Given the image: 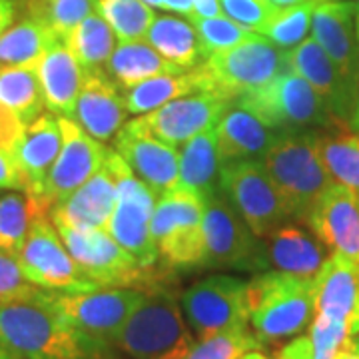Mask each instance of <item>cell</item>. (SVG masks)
I'll list each match as a JSON object with an SVG mask.
<instances>
[{
	"mask_svg": "<svg viewBox=\"0 0 359 359\" xmlns=\"http://www.w3.org/2000/svg\"><path fill=\"white\" fill-rule=\"evenodd\" d=\"M0 346L22 359H118L114 346L84 334L48 306L36 302L0 304Z\"/></svg>",
	"mask_w": 359,
	"mask_h": 359,
	"instance_id": "6da1fadb",
	"label": "cell"
},
{
	"mask_svg": "<svg viewBox=\"0 0 359 359\" xmlns=\"http://www.w3.org/2000/svg\"><path fill=\"white\" fill-rule=\"evenodd\" d=\"M316 278L271 269L248 282L250 321L266 346L302 334L316 316Z\"/></svg>",
	"mask_w": 359,
	"mask_h": 359,
	"instance_id": "7a4b0ae2",
	"label": "cell"
},
{
	"mask_svg": "<svg viewBox=\"0 0 359 359\" xmlns=\"http://www.w3.org/2000/svg\"><path fill=\"white\" fill-rule=\"evenodd\" d=\"M262 164L282 198L290 218L306 224L318 200L335 182L321 160L311 130L278 134Z\"/></svg>",
	"mask_w": 359,
	"mask_h": 359,
	"instance_id": "3957f363",
	"label": "cell"
},
{
	"mask_svg": "<svg viewBox=\"0 0 359 359\" xmlns=\"http://www.w3.org/2000/svg\"><path fill=\"white\" fill-rule=\"evenodd\" d=\"M176 282L144 292L116 339V347L134 359H184L194 349V335L176 297Z\"/></svg>",
	"mask_w": 359,
	"mask_h": 359,
	"instance_id": "277c9868",
	"label": "cell"
},
{
	"mask_svg": "<svg viewBox=\"0 0 359 359\" xmlns=\"http://www.w3.org/2000/svg\"><path fill=\"white\" fill-rule=\"evenodd\" d=\"M54 228L80 269L100 290L134 287L146 292L160 283L176 282V271L164 268L160 262L156 266H142L106 230L68 226Z\"/></svg>",
	"mask_w": 359,
	"mask_h": 359,
	"instance_id": "5b68a950",
	"label": "cell"
},
{
	"mask_svg": "<svg viewBox=\"0 0 359 359\" xmlns=\"http://www.w3.org/2000/svg\"><path fill=\"white\" fill-rule=\"evenodd\" d=\"M150 231L158 262L164 268L200 269L204 262V198L180 186L160 194Z\"/></svg>",
	"mask_w": 359,
	"mask_h": 359,
	"instance_id": "8992f818",
	"label": "cell"
},
{
	"mask_svg": "<svg viewBox=\"0 0 359 359\" xmlns=\"http://www.w3.org/2000/svg\"><path fill=\"white\" fill-rule=\"evenodd\" d=\"M276 134H299L344 122L302 76L285 70L269 84L238 98Z\"/></svg>",
	"mask_w": 359,
	"mask_h": 359,
	"instance_id": "52a82bcc",
	"label": "cell"
},
{
	"mask_svg": "<svg viewBox=\"0 0 359 359\" xmlns=\"http://www.w3.org/2000/svg\"><path fill=\"white\" fill-rule=\"evenodd\" d=\"M266 244L236 212L222 190L204 198V262L200 269L266 271Z\"/></svg>",
	"mask_w": 359,
	"mask_h": 359,
	"instance_id": "ba28073f",
	"label": "cell"
},
{
	"mask_svg": "<svg viewBox=\"0 0 359 359\" xmlns=\"http://www.w3.org/2000/svg\"><path fill=\"white\" fill-rule=\"evenodd\" d=\"M204 66L216 84V92L236 100L290 70V50L256 32L238 46L210 54Z\"/></svg>",
	"mask_w": 359,
	"mask_h": 359,
	"instance_id": "9c48e42d",
	"label": "cell"
},
{
	"mask_svg": "<svg viewBox=\"0 0 359 359\" xmlns=\"http://www.w3.org/2000/svg\"><path fill=\"white\" fill-rule=\"evenodd\" d=\"M110 162L116 172L118 198L106 231L142 266H156L158 252L152 242L150 222L158 194L132 172V168L116 150H110Z\"/></svg>",
	"mask_w": 359,
	"mask_h": 359,
	"instance_id": "30bf717a",
	"label": "cell"
},
{
	"mask_svg": "<svg viewBox=\"0 0 359 359\" xmlns=\"http://www.w3.org/2000/svg\"><path fill=\"white\" fill-rule=\"evenodd\" d=\"M18 264L28 282L48 292L80 294L100 290L80 269L58 230L44 214L32 219L28 238L18 254Z\"/></svg>",
	"mask_w": 359,
	"mask_h": 359,
	"instance_id": "8fae6325",
	"label": "cell"
},
{
	"mask_svg": "<svg viewBox=\"0 0 359 359\" xmlns=\"http://www.w3.org/2000/svg\"><path fill=\"white\" fill-rule=\"evenodd\" d=\"M218 184L250 230L262 240L292 219L262 160H238L219 166Z\"/></svg>",
	"mask_w": 359,
	"mask_h": 359,
	"instance_id": "7c38bea8",
	"label": "cell"
},
{
	"mask_svg": "<svg viewBox=\"0 0 359 359\" xmlns=\"http://www.w3.org/2000/svg\"><path fill=\"white\" fill-rule=\"evenodd\" d=\"M182 313L202 341L236 327H248V282L233 276H210L182 294Z\"/></svg>",
	"mask_w": 359,
	"mask_h": 359,
	"instance_id": "4fadbf2b",
	"label": "cell"
},
{
	"mask_svg": "<svg viewBox=\"0 0 359 359\" xmlns=\"http://www.w3.org/2000/svg\"><path fill=\"white\" fill-rule=\"evenodd\" d=\"M144 292L134 287H112L80 294L46 290V302L50 308L84 334L98 337L114 347L122 327L126 325L134 309L140 306Z\"/></svg>",
	"mask_w": 359,
	"mask_h": 359,
	"instance_id": "5bb4252c",
	"label": "cell"
},
{
	"mask_svg": "<svg viewBox=\"0 0 359 359\" xmlns=\"http://www.w3.org/2000/svg\"><path fill=\"white\" fill-rule=\"evenodd\" d=\"M58 124L62 130L60 154L52 164L39 198L28 196L44 214H50L54 205L65 202L70 194L76 192L86 180L92 178L104 166L110 154V148L92 138L72 118L58 116Z\"/></svg>",
	"mask_w": 359,
	"mask_h": 359,
	"instance_id": "9a60e30c",
	"label": "cell"
},
{
	"mask_svg": "<svg viewBox=\"0 0 359 359\" xmlns=\"http://www.w3.org/2000/svg\"><path fill=\"white\" fill-rule=\"evenodd\" d=\"M231 102L233 100L218 92H198L164 104L132 122L158 140L176 148L200 132L214 128Z\"/></svg>",
	"mask_w": 359,
	"mask_h": 359,
	"instance_id": "2e32d148",
	"label": "cell"
},
{
	"mask_svg": "<svg viewBox=\"0 0 359 359\" xmlns=\"http://www.w3.org/2000/svg\"><path fill=\"white\" fill-rule=\"evenodd\" d=\"M358 4L353 0H323L311 18V39L330 56L346 80L359 90V42L355 32Z\"/></svg>",
	"mask_w": 359,
	"mask_h": 359,
	"instance_id": "e0dca14e",
	"label": "cell"
},
{
	"mask_svg": "<svg viewBox=\"0 0 359 359\" xmlns=\"http://www.w3.org/2000/svg\"><path fill=\"white\" fill-rule=\"evenodd\" d=\"M114 148L132 168V172L158 196L178 186V150L138 128L132 120L114 136Z\"/></svg>",
	"mask_w": 359,
	"mask_h": 359,
	"instance_id": "ac0fdd59",
	"label": "cell"
},
{
	"mask_svg": "<svg viewBox=\"0 0 359 359\" xmlns=\"http://www.w3.org/2000/svg\"><path fill=\"white\" fill-rule=\"evenodd\" d=\"M316 316L344 323L359 335V264L332 252L316 276Z\"/></svg>",
	"mask_w": 359,
	"mask_h": 359,
	"instance_id": "d6986e66",
	"label": "cell"
},
{
	"mask_svg": "<svg viewBox=\"0 0 359 359\" xmlns=\"http://www.w3.org/2000/svg\"><path fill=\"white\" fill-rule=\"evenodd\" d=\"M290 70L304 78L339 120L351 122L359 90L347 82L339 68L311 36L290 50Z\"/></svg>",
	"mask_w": 359,
	"mask_h": 359,
	"instance_id": "ffe728a7",
	"label": "cell"
},
{
	"mask_svg": "<svg viewBox=\"0 0 359 359\" xmlns=\"http://www.w3.org/2000/svg\"><path fill=\"white\" fill-rule=\"evenodd\" d=\"M116 198V172L108 154L104 166L86 180L76 192L70 194L65 202L54 205L48 218L54 226L108 230L110 218L114 214Z\"/></svg>",
	"mask_w": 359,
	"mask_h": 359,
	"instance_id": "44dd1931",
	"label": "cell"
},
{
	"mask_svg": "<svg viewBox=\"0 0 359 359\" xmlns=\"http://www.w3.org/2000/svg\"><path fill=\"white\" fill-rule=\"evenodd\" d=\"M306 226L321 244L359 264V196L334 184L318 200Z\"/></svg>",
	"mask_w": 359,
	"mask_h": 359,
	"instance_id": "7402d4cb",
	"label": "cell"
},
{
	"mask_svg": "<svg viewBox=\"0 0 359 359\" xmlns=\"http://www.w3.org/2000/svg\"><path fill=\"white\" fill-rule=\"evenodd\" d=\"M124 92L106 70H86L74 110V122L100 142L114 140L128 116Z\"/></svg>",
	"mask_w": 359,
	"mask_h": 359,
	"instance_id": "603a6c76",
	"label": "cell"
},
{
	"mask_svg": "<svg viewBox=\"0 0 359 359\" xmlns=\"http://www.w3.org/2000/svg\"><path fill=\"white\" fill-rule=\"evenodd\" d=\"M276 138L278 134L236 98L216 124L219 166L238 160H262Z\"/></svg>",
	"mask_w": 359,
	"mask_h": 359,
	"instance_id": "cb8c5ba5",
	"label": "cell"
},
{
	"mask_svg": "<svg viewBox=\"0 0 359 359\" xmlns=\"http://www.w3.org/2000/svg\"><path fill=\"white\" fill-rule=\"evenodd\" d=\"M34 72L39 76L44 104L54 116L74 118L76 100L86 78V70L65 42H58L40 58Z\"/></svg>",
	"mask_w": 359,
	"mask_h": 359,
	"instance_id": "d4e9b609",
	"label": "cell"
},
{
	"mask_svg": "<svg viewBox=\"0 0 359 359\" xmlns=\"http://www.w3.org/2000/svg\"><path fill=\"white\" fill-rule=\"evenodd\" d=\"M62 148V130L58 116L40 114L34 122L26 124L22 142L14 154L18 170L26 184V196L39 198L52 164Z\"/></svg>",
	"mask_w": 359,
	"mask_h": 359,
	"instance_id": "484cf974",
	"label": "cell"
},
{
	"mask_svg": "<svg viewBox=\"0 0 359 359\" xmlns=\"http://www.w3.org/2000/svg\"><path fill=\"white\" fill-rule=\"evenodd\" d=\"M264 244L269 266L294 276L316 278L325 262V245L313 231H306L302 226L283 224L264 238Z\"/></svg>",
	"mask_w": 359,
	"mask_h": 359,
	"instance_id": "4316f807",
	"label": "cell"
},
{
	"mask_svg": "<svg viewBox=\"0 0 359 359\" xmlns=\"http://www.w3.org/2000/svg\"><path fill=\"white\" fill-rule=\"evenodd\" d=\"M124 92V100L130 114H148L164 104L178 100L198 92H216V84L205 70L198 66L184 74H164L140 82Z\"/></svg>",
	"mask_w": 359,
	"mask_h": 359,
	"instance_id": "83f0119b",
	"label": "cell"
},
{
	"mask_svg": "<svg viewBox=\"0 0 359 359\" xmlns=\"http://www.w3.org/2000/svg\"><path fill=\"white\" fill-rule=\"evenodd\" d=\"M104 70L122 90L132 88L150 78L188 72L180 66L168 62L166 58L158 50H154L146 40L118 42Z\"/></svg>",
	"mask_w": 359,
	"mask_h": 359,
	"instance_id": "f1b7e54d",
	"label": "cell"
},
{
	"mask_svg": "<svg viewBox=\"0 0 359 359\" xmlns=\"http://www.w3.org/2000/svg\"><path fill=\"white\" fill-rule=\"evenodd\" d=\"M323 164L335 184L359 196V134L349 122L311 130Z\"/></svg>",
	"mask_w": 359,
	"mask_h": 359,
	"instance_id": "f546056e",
	"label": "cell"
},
{
	"mask_svg": "<svg viewBox=\"0 0 359 359\" xmlns=\"http://www.w3.org/2000/svg\"><path fill=\"white\" fill-rule=\"evenodd\" d=\"M144 40L158 50L168 62L180 66L184 70H194L208 60V54L200 44L198 32L192 22L172 16H158L148 28Z\"/></svg>",
	"mask_w": 359,
	"mask_h": 359,
	"instance_id": "4dcf8cb0",
	"label": "cell"
},
{
	"mask_svg": "<svg viewBox=\"0 0 359 359\" xmlns=\"http://www.w3.org/2000/svg\"><path fill=\"white\" fill-rule=\"evenodd\" d=\"M180 152V188L194 190L202 198L218 190L219 160L216 126L200 132L182 144Z\"/></svg>",
	"mask_w": 359,
	"mask_h": 359,
	"instance_id": "1f68e13d",
	"label": "cell"
},
{
	"mask_svg": "<svg viewBox=\"0 0 359 359\" xmlns=\"http://www.w3.org/2000/svg\"><path fill=\"white\" fill-rule=\"evenodd\" d=\"M62 40L56 32L30 16H20L6 32L0 34V68L28 66L34 68L40 58Z\"/></svg>",
	"mask_w": 359,
	"mask_h": 359,
	"instance_id": "d6a6232c",
	"label": "cell"
},
{
	"mask_svg": "<svg viewBox=\"0 0 359 359\" xmlns=\"http://www.w3.org/2000/svg\"><path fill=\"white\" fill-rule=\"evenodd\" d=\"M84 70H104L114 52L118 39L110 25L98 13L78 22L62 40Z\"/></svg>",
	"mask_w": 359,
	"mask_h": 359,
	"instance_id": "836d02e7",
	"label": "cell"
},
{
	"mask_svg": "<svg viewBox=\"0 0 359 359\" xmlns=\"http://www.w3.org/2000/svg\"><path fill=\"white\" fill-rule=\"evenodd\" d=\"M0 104L18 116L25 124L44 114V96L34 68L4 66L0 68Z\"/></svg>",
	"mask_w": 359,
	"mask_h": 359,
	"instance_id": "e575fe53",
	"label": "cell"
},
{
	"mask_svg": "<svg viewBox=\"0 0 359 359\" xmlns=\"http://www.w3.org/2000/svg\"><path fill=\"white\" fill-rule=\"evenodd\" d=\"M42 214L44 212H40L25 192L0 196V252L18 257L28 238L32 219Z\"/></svg>",
	"mask_w": 359,
	"mask_h": 359,
	"instance_id": "d590c367",
	"label": "cell"
},
{
	"mask_svg": "<svg viewBox=\"0 0 359 359\" xmlns=\"http://www.w3.org/2000/svg\"><path fill=\"white\" fill-rule=\"evenodd\" d=\"M98 0H20L22 16H30L56 32L60 40L82 22L86 16L96 13Z\"/></svg>",
	"mask_w": 359,
	"mask_h": 359,
	"instance_id": "8d00e7d4",
	"label": "cell"
},
{
	"mask_svg": "<svg viewBox=\"0 0 359 359\" xmlns=\"http://www.w3.org/2000/svg\"><path fill=\"white\" fill-rule=\"evenodd\" d=\"M184 359H273L250 327H236L202 339Z\"/></svg>",
	"mask_w": 359,
	"mask_h": 359,
	"instance_id": "74e56055",
	"label": "cell"
},
{
	"mask_svg": "<svg viewBox=\"0 0 359 359\" xmlns=\"http://www.w3.org/2000/svg\"><path fill=\"white\" fill-rule=\"evenodd\" d=\"M96 13L114 30L118 42L144 40L154 22V8L142 0H98Z\"/></svg>",
	"mask_w": 359,
	"mask_h": 359,
	"instance_id": "f35d334b",
	"label": "cell"
},
{
	"mask_svg": "<svg viewBox=\"0 0 359 359\" xmlns=\"http://www.w3.org/2000/svg\"><path fill=\"white\" fill-rule=\"evenodd\" d=\"M318 4L320 2H306V4L290 6V8H280L257 34H264L283 50H292L308 39V34L311 32L313 11Z\"/></svg>",
	"mask_w": 359,
	"mask_h": 359,
	"instance_id": "ab89813d",
	"label": "cell"
},
{
	"mask_svg": "<svg viewBox=\"0 0 359 359\" xmlns=\"http://www.w3.org/2000/svg\"><path fill=\"white\" fill-rule=\"evenodd\" d=\"M190 22L196 28L200 44H202V48L208 56L214 52L238 46L244 40L252 39L256 34L254 30L233 22L226 14H219V16H198V14H194Z\"/></svg>",
	"mask_w": 359,
	"mask_h": 359,
	"instance_id": "60d3db41",
	"label": "cell"
},
{
	"mask_svg": "<svg viewBox=\"0 0 359 359\" xmlns=\"http://www.w3.org/2000/svg\"><path fill=\"white\" fill-rule=\"evenodd\" d=\"M46 290L25 278L18 257L0 252V304L2 302H36Z\"/></svg>",
	"mask_w": 359,
	"mask_h": 359,
	"instance_id": "b9f144b4",
	"label": "cell"
},
{
	"mask_svg": "<svg viewBox=\"0 0 359 359\" xmlns=\"http://www.w3.org/2000/svg\"><path fill=\"white\" fill-rule=\"evenodd\" d=\"M218 2L222 13L228 18L254 32H262V28L280 11L269 0H218Z\"/></svg>",
	"mask_w": 359,
	"mask_h": 359,
	"instance_id": "7bdbcfd3",
	"label": "cell"
},
{
	"mask_svg": "<svg viewBox=\"0 0 359 359\" xmlns=\"http://www.w3.org/2000/svg\"><path fill=\"white\" fill-rule=\"evenodd\" d=\"M0 190L25 192L26 184L13 156L0 152Z\"/></svg>",
	"mask_w": 359,
	"mask_h": 359,
	"instance_id": "ee69618b",
	"label": "cell"
},
{
	"mask_svg": "<svg viewBox=\"0 0 359 359\" xmlns=\"http://www.w3.org/2000/svg\"><path fill=\"white\" fill-rule=\"evenodd\" d=\"M20 16V0H0V34L6 32Z\"/></svg>",
	"mask_w": 359,
	"mask_h": 359,
	"instance_id": "f6af8a7d",
	"label": "cell"
},
{
	"mask_svg": "<svg viewBox=\"0 0 359 359\" xmlns=\"http://www.w3.org/2000/svg\"><path fill=\"white\" fill-rule=\"evenodd\" d=\"M164 11L174 13L176 16H186L188 20L196 14L192 0H164Z\"/></svg>",
	"mask_w": 359,
	"mask_h": 359,
	"instance_id": "bcb514c9",
	"label": "cell"
},
{
	"mask_svg": "<svg viewBox=\"0 0 359 359\" xmlns=\"http://www.w3.org/2000/svg\"><path fill=\"white\" fill-rule=\"evenodd\" d=\"M192 2L198 16H219L222 14L218 0H192Z\"/></svg>",
	"mask_w": 359,
	"mask_h": 359,
	"instance_id": "7dc6e473",
	"label": "cell"
},
{
	"mask_svg": "<svg viewBox=\"0 0 359 359\" xmlns=\"http://www.w3.org/2000/svg\"><path fill=\"white\" fill-rule=\"evenodd\" d=\"M276 8H290L297 4H306V2H323V0H269Z\"/></svg>",
	"mask_w": 359,
	"mask_h": 359,
	"instance_id": "c3c4849f",
	"label": "cell"
},
{
	"mask_svg": "<svg viewBox=\"0 0 359 359\" xmlns=\"http://www.w3.org/2000/svg\"><path fill=\"white\" fill-rule=\"evenodd\" d=\"M351 128L355 130L359 134V94H358V104H355V110H353V116H351Z\"/></svg>",
	"mask_w": 359,
	"mask_h": 359,
	"instance_id": "681fc988",
	"label": "cell"
},
{
	"mask_svg": "<svg viewBox=\"0 0 359 359\" xmlns=\"http://www.w3.org/2000/svg\"><path fill=\"white\" fill-rule=\"evenodd\" d=\"M0 359H22L20 355H16V353H13L11 349H6V347L0 346Z\"/></svg>",
	"mask_w": 359,
	"mask_h": 359,
	"instance_id": "f907efd6",
	"label": "cell"
},
{
	"mask_svg": "<svg viewBox=\"0 0 359 359\" xmlns=\"http://www.w3.org/2000/svg\"><path fill=\"white\" fill-rule=\"evenodd\" d=\"M144 4H148L150 8H162L164 11V0H142Z\"/></svg>",
	"mask_w": 359,
	"mask_h": 359,
	"instance_id": "816d5d0a",
	"label": "cell"
},
{
	"mask_svg": "<svg viewBox=\"0 0 359 359\" xmlns=\"http://www.w3.org/2000/svg\"><path fill=\"white\" fill-rule=\"evenodd\" d=\"M355 32H358V42H359V6H358V13H355Z\"/></svg>",
	"mask_w": 359,
	"mask_h": 359,
	"instance_id": "f5cc1de1",
	"label": "cell"
},
{
	"mask_svg": "<svg viewBox=\"0 0 359 359\" xmlns=\"http://www.w3.org/2000/svg\"><path fill=\"white\" fill-rule=\"evenodd\" d=\"M355 344H358V349H359V335H355Z\"/></svg>",
	"mask_w": 359,
	"mask_h": 359,
	"instance_id": "db71d44e",
	"label": "cell"
},
{
	"mask_svg": "<svg viewBox=\"0 0 359 359\" xmlns=\"http://www.w3.org/2000/svg\"><path fill=\"white\" fill-rule=\"evenodd\" d=\"M353 2H355V4H358V6H359V0H353Z\"/></svg>",
	"mask_w": 359,
	"mask_h": 359,
	"instance_id": "11a10c76",
	"label": "cell"
}]
</instances>
